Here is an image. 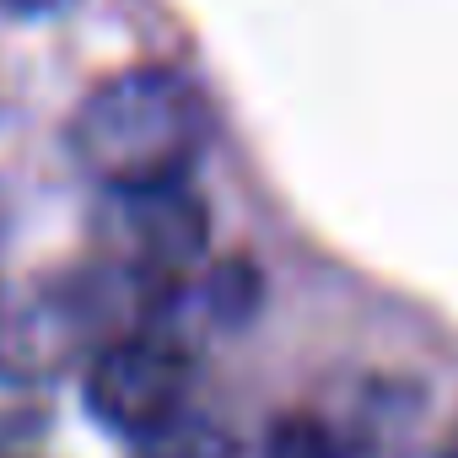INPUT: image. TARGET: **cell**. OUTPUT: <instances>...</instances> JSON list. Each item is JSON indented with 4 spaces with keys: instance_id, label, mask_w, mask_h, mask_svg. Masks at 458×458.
I'll return each instance as SVG.
<instances>
[{
    "instance_id": "277c9868",
    "label": "cell",
    "mask_w": 458,
    "mask_h": 458,
    "mask_svg": "<svg viewBox=\"0 0 458 458\" xmlns=\"http://www.w3.org/2000/svg\"><path fill=\"white\" fill-rule=\"evenodd\" d=\"M189 383H194L189 340L162 324H146V329L108 340L87 361V410L103 426L146 442L183 420Z\"/></svg>"
},
{
    "instance_id": "3957f363",
    "label": "cell",
    "mask_w": 458,
    "mask_h": 458,
    "mask_svg": "<svg viewBox=\"0 0 458 458\" xmlns=\"http://www.w3.org/2000/svg\"><path fill=\"white\" fill-rule=\"evenodd\" d=\"M205 243H210V216L189 183L108 189V199L98 205V221H92V265L140 297L146 324H151L157 302L199 270Z\"/></svg>"
},
{
    "instance_id": "8992f818",
    "label": "cell",
    "mask_w": 458,
    "mask_h": 458,
    "mask_svg": "<svg viewBox=\"0 0 458 458\" xmlns=\"http://www.w3.org/2000/svg\"><path fill=\"white\" fill-rule=\"evenodd\" d=\"M140 458H238V447L226 442L216 426H205V420H178V426H167V431H157V437H146V453Z\"/></svg>"
},
{
    "instance_id": "5b68a950",
    "label": "cell",
    "mask_w": 458,
    "mask_h": 458,
    "mask_svg": "<svg viewBox=\"0 0 458 458\" xmlns=\"http://www.w3.org/2000/svg\"><path fill=\"white\" fill-rule=\"evenodd\" d=\"M259 458H351V453L340 447V437H335L324 420H313V415H286V420L270 426Z\"/></svg>"
},
{
    "instance_id": "6da1fadb",
    "label": "cell",
    "mask_w": 458,
    "mask_h": 458,
    "mask_svg": "<svg viewBox=\"0 0 458 458\" xmlns=\"http://www.w3.org/2000/svg\"><path fill=\"white\" fill-rule=\"evenodd\" d=\"M210 140L199 81L167 65H140L103 81L71 119V151L103 189L183 183Z\"/></svg>"
},
{
    "instance_id": "52a82bcc",
    "label": "cell",
    "mask_w": 458,
    "mask_h": 458,
    "mask_svg": "<svg viewBox=\"0 0 458 458\" xmlns=\"http://www.w3.org/2000/svg\"><path fill=\"white\" fill-rule=\"evenodd\" d=\"M6 12H22V17H44V12H60V6H71V0H0Z\"/></svg>"
},
{
    "instance_id": "ba28073f",
    "label": "cell",
    "mask_w": 458,
    "mask_h": 458,
    "mask_svg": "<svg viewBox=\"0 0 458 458\" xmlns=\"http://www.w3.org/2000/svg\"><path fill=\"white\" fill-rule=\"evenodd\" d=\"M0 233H6V199H0Z\"/></svg>"
},
{
    "instance_id": "9c48e42d",
    "label": "cell",
    "mask_w": 458,
    "mask_h": 458,
    "mask_svg": "<svg viewBox=\"0 0 458 458\" xmlns=\"http://www.w3.org/2000/svg\"><path fill=\"white\" fill-rule=\"evenodd\" d=\"M442 458H458V447H447V453H442Z\"/></svg>"
},
{
    "instance_id": "7a4b0ae2",
    "label": "cell",
    "mask_w": 458,
    "mask_h": 458,
    "mask_svg": "<svg viewBox=\"0 0 458 458\" xmlns=\"http://www.w3.org/2000/svg\"><path fill=\"white\" fill-rule=\"evenodd\" d=\"M140 324V297L98 265L0 276V383H55Z\"/></svg>"
}]
</instances>
